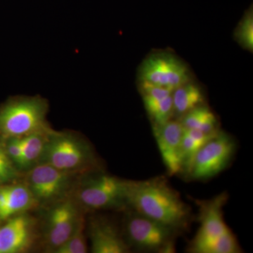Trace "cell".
I'll list each match as a JSON object with an SVG mask.
<instances>
[{"instance_id": "obj_23", "label": "cell", "mask_w": 253, "mask_h": 253, "mask_svg": "<svg viewBox=\"0 0 253 253\" xmlns=\"http://www.w3.org/2000/svg\"><path fill=\"white\" fill-rule=\"evenodd\" d=\"M241 252L239 241L230 229L210 248L208 253H239Z\"/></svg>"}, {"instance_id": "obj_10", "label": "cell", "mask_w": 253, "mask_h": 253, "mask_svg": "<svg viewBox=\"0 0 253 253\" xmlns=\"http://www.w3.org/2000/svg\"><path fill=\"white\" fill-rule=\"evenodd\" d=\"M83 214L75 199L64 198L56 202L46 218L44 240L51 253L64 244L74 232Z\"/></svg>"}, {"instance_id": "obj_24", "label": "cell", "mask_w": 253, "mask_h": 253, "mask_svg": "<svg viewBox=\"0 0 253 253\" xmlns=\"http://www.w3.org/2000/svg\"><path fill=\"white\" fill-rule=\"evenodd\" d=\"M4 140L7 154L20 169L23 156V137L9 138Z\"/></svg>"}, {"instance_id": "obj_5", "label": "cell", "mask_w": 253, "mask_h": 253, "mask_svg": "<svg viewBox=\"0 0 253 253\" xmlns=\"http://www.w3.org/2000/svg\"><path fill=\"white\" fill-rule=\"evenodd\" d=\"M130 180L109 174L91 176L82 184L76 196L79 206L89 210H106L126 206Z\"/></svg>"}, {"instance_id": "obj_11", "label": "cell", "mask_w": 253, "mask_h": 253, "mask_svg": "<svg viewBox=\"0 0 253 253\" xmlns=\"http://www.w3.org/2000/svg\"><path fill=\"white\" fill-rule=\"evenodd\" d=\"M153 132L163 163L170 175L181 173V147L184 127L179 121L153 125Z\"/></svg>"}, {"instance_id": "obj_18", "label": "cell", "mask_w": 253, "mask_h": 253, "mask_svg": "<svg viewBox=\"0 0 253 253\" xmlns=\"http://www.w3.org/2000/svg\"><path fill=\"white\" fill-rule=\"evenodd\" d=\"M144 107L153 125H161L174 116L172 94L167 96L141 95Z\"/></svg>"}, {"instance_id": "obj_2", "label": "cell", "mask_w": 253, "mask_h": 253, "mask_svg": "<svg viewBox=\"0 0 253 253\" xmlns=\"http://www.w3.org/2000/svg\"><path fill=\"white\" fill-rule=\"evenodd\" d=\"M47 101L41 96H17L0 106V137H23L51 129Z\"/></svg>"}, {"instance_id": "obj_12", "label": "cell", "mask_w": 253, "mask_h": 253, "mask_svg": "<svg viewBox=\"0 0 253 253\" xmlns=\"http://www.w3.org/2000/svg\"><path fill=\"white\" fill-rule=\"evenodd\" d=\"M88 236L93 253H128L131 249L117 226L104 217H93L89 221Z\"/></svg>"}, {"instance_id": "obj_13", "label": "cell", "mask_w": 253, "mask_h": 253, "mask_svg": "<svg viewBox=\"0 0 253 253\" xmlns=\"http://www.w3.org/2000/svg\"><path fill=\"white\" fill-rule=\"evenodd\" d=\"M34 221L21 213L7 219L0 227V253L25 252L31 246Z\"/></svg>"}, {"instance_id": "obj_4", "label": "cell", "mask_w": 253, "mask_h": 253, "mask_svg": "<svg viewBox=\"0 0 253 253\" xmlns=\"http://www.w3.org/2000/svg\"><path fill=\"white\" fill-rule=\"evenodd\" d=\"M129 211L125 218L123 234L130 249L148 252H174L177 232L132 210Z\"/></svg>"}, {"instance_id": "obj_6", "label": "cell", "mask_w": 253, "mask_h": 253, "mask_svg": "<svg viewBox=\"0 0 253 253\" xmlns=\"http://www.w3.org/2000/svg\"><path fill=\"white\" fill-rule=\"evenodd\" d=\"M237 149L234 138L219 130L198 151L186 176L195 181H205L220 174L229 166Z\"/></svg>"}, {"instance_id": "obj_19", "label": "cell", "mask_w": 253, "mask_h": 253, "mask_svg": "<svg viewBox=\"0 0 253 253\" xmlns=\"http://www.w3.org/2000/svg\"><path fill=\"white\" fill-rule=\"evenodd\" d=\"M51 130L52 129L23 136V156L20 169H30L38 164Z\"/></svg>"}, {"instance_id": "obj_16", "label": "cell", "mask_w": 253, "mask_h": 253, "mask_svg": "<svg viewBox=\"0 0 253 253\" xmlns=\"http://www.w3.org/2000/svg\"><path fill=\"white\" fill-rule=\"evenodd\" d=\"M215 134H206L196 129H184L181 147V173L188 175L198 151Z\"/></svg>"}, {"instance_id": "obj_20", "label": "cell", "mask_w": 253, "mask_h": 253, "mask_svg": "<svg viewBox=\"0 0 253 253\" xmlns=\"http://www.w3.org/2000/svg\"><path fill=\"white\" fill-rule=\"evenodd\" d=\"M86 221L81 217L77 228L67 241L54 251V253H85L87 252L85 235Z\"/></svg>"}, {"instance_id": "obj_22", "label": "cell", "mask_w": 253, "mask_h": 253, "mask_svg": "<svg viewBox=\"0 0 253 253\" xmlns=\"http://www.w3.org/2000/svg\"><path fill=\"white\" fill-rule=\"evenodd\" d=\"M18 176V168L7 154L4 139L0 137V186L12 182Z\"/></svg>"}, {"instance_id": "obj_9", "label": "cell", "mask_w": 253, "mask_h": 253, "mask_svg": "<svg viewBox=\"0 0 253 253\" xmlns=\"http://www.w3.org/2000/svg\"><path fill=\"white\" fill-rule=\"evenodd\" d=\"M25 184L38 204L57 202L64 199L72 184L73 172L38 163L28 171Z\"/></svg>"}, {"instance_id": "obj_7", "label": "cell", "mask_w": 253, "mask_h": 253, "mask_svg": "<svg viewBox=\"0 0 253 253\" xmlns=\"http://www.w3.org/2000/svg\"><path fill=\"white\" fill-rule=\"evenodd\" d=\"M229 195L226 192L208 200L195 201L199 208V230L189 245V252L208 253L210 248L229 229L224 220V207Z\"/></svg>"}, {"instance_id": "obj_17", "label": "cell", "mask_w": 253, "mask_h": 253, "mask_svg": "<svg viewBox=\"0 0 253 253\" xmlns=\"http://www.w3.org/2000/svg\"><path fill=\"white\" fill-rule=\"evenodd\" d=\"M179 121L184 129H196L211 134L219 131L217 117L204 104L191 110L182 116Z\"/></svg>"}, {"instance_id": "obj_8", "label": "cell", "mask_w": 253, "mask_h": 253, "mask_svg": "<svg viewBox=\"0 0 253 253\" xmlns=\"http://www.w3.org/2000/svg\"><path fill=\"white\" fill-rule=\"evenodd\" d=\"M139 82L174 91L190 81L189 70L179 58L169 53H155L146 58L139 70Z\"/></svg>"}, {"instance_id": "obj_1", "label": "cell", "mask_w": 253, "mask_h": 253, "mask_svg": "<svg viewBox=\"0 0 253 253\" xmlns=\"http://www.w3.org/2000/svg\"><path fill=\"white\" fill-rule=\"evenodd\" d=\"M126 206L178 234L189 227L192 218L191 208L162 176L143 181L130 180Z\"/></svg>"}, {"instance_id": "obj_3", "label": "cell", "mask_w": 253, "mask_h": 253, "mask_svg": "<svg viewBox=\"0 0 253 253\" xmlns=\"http://www.w3.org/2000/svg\"><path fill=\"white\" fill-rule=\"evenodd\" d=\"M94 161V151L84 139L73 133L52 129L38 163L73 172L91 166Z\"/></svg>"}, {"instance_id": "obj_14", "label": "cell", "mask_w": 253, "mask_h": 253, "mask_svg": "<svg viewBox=\"0 0 253 253\" xmlns=\"http://www.w3.org/2000/svg\"><path fill=\"white\" fill-rule=\"evenodd\" d=\"M38 204L26 184L0 186V220L24 213Z\"/></svg>"}, {"instance_id": "obj_21", "label": "cell", "mask_w": 253, "mask_h": 253, "mask_svg": "<svg viewBox=\"0 0 253 253\" xmlns=\"http://www.w3.org/2000/svg\"><path fill=\"white\" fill-rule=\"evenodd\" d=\"M253 8H250L236 28L234 36L236 41L244 49L252 52L253 49Z\"/></svg>"}, {"instance_id": "obj_15", "label": "cell", "mask_w": 253, "mask_h": 253, "mask_svg": "<svg viewBox=\"0 0 253 253\" xmlns=\"http://www.w3.org/2000/svg\"><path fill=\"white\" fill-rule=\"evenodd\" d=\"M174 116L181 118L191 110L204 104V95L201 87L188 82L172 92Z\"/></svg>"}]
</instances>
